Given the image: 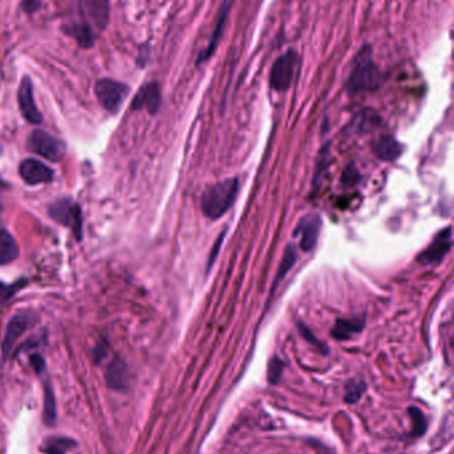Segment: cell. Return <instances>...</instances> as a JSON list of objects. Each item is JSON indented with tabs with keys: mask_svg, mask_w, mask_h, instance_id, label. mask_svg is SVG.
I'll return each mask as SVG.
<instances>
[{
	"mask_svg": "<svg viewBox=\"0 0 454 454\" xmlns=\"http://www.w3.org/2000/svg\"><path fill=\"white\" fill-rule=\"evenodd\" d=\"M240 181L238 177L218 181L216 184L206 188L200 199V206L204 216L211 220H217L224 216L238 195Z\"/></svg>",
	"mask_w": 454,
	"mask_h": 454,
	"instance_id": "1",
	"label": "cell"
},
{
	"mask_svg": "<svg viewBox=\"0 0 454 454\" xmlns=\"http://www.w3.org/2000/svg\"><path fill=\"white\" fill-rule=\"evenodd\" d=\"M381 73L376 63L371 60V48L364 47L356 56V62L352 68L347 88L352 93L373 91L380 87Z\"/></svg>",
	"mask_w": 454,
	"mask_h": 454,
	"instance_id": "2",
	"label": "cell"
},
{
	"mask_svg": "<svg viewBox=\"0 0 454 454\" xmlns=\"http://www.w3.org/2000/svg\"><path fill=\"white\" fill-rule=\"evenodd\" d=\"M48 215L56 223L64 227L71 228L78 240L82 238V209L78 203H75L71 199H60L48 206Z\"/></svg>",
	"mask_w": 454,
	"mask_h": 454,
	"instance_id": "3",
	"label": "cell"
},
{
	"mask_svg": "<svg viewBox=\"0 0 454 454\" xmlns=\"http://www.w3.org/2000/svg\"><path fill=\"white\" fill-rule=\"evenodd\" d=\"M27 147L33 154L51 162H59L64 156L65 149L64 144L58 137L43 130L32 131L27 139Z\"/></svg>",
	"mask_w": 454,
	"mask_h": 454,
	"instance_id": "4",
	"label": "cell"
},
{
	"mask_svg": "<svg viewBox=\"0 0 454 454\" xmlns=\"http://www.w3.org/2000/svg\"><path fill=\"white\" fill-rule=\"evenodd\" d=\"M296 67H297L296 51L289 50L287 53L281 55L270 70V75H269L270 87L276 91H287L293 82Z\"/></svg>",
	"mask_w": 454,
	"mask_h": 454,
	"instance_id": "5",
	"label": "cell"
},
{
	"mask_svg": "<svg viewBox=\"0 0 454 454\" xmlns=\"http://www.w3.org/2000/svg\"><path fill=\"white\" fill-rule=\"evenodd\" d=\"M128 93V85L112 79H100L96 83L97 99L104 108L111 114H116L120 110Z\"/></svg>",
	"mask_w": 454,
	"mask_h": 454,
	"instance_id": "6",
	"label": "cell"
},
{
	"mask_svg": "<svg viewBox=\"0 0 454 454\" xmlns=\"http://www.w3.org/2000/svg\"><path fill=\"white\" fill-rule=\"evenodd\" d=\"M36 321V316L31 310H24L16 313L7 324V328L4 332V337L1 342V351L4 357L10 354L12 347L16 344V341L21 339V336L31 328Z\"/></svg>",
	"mask_w": 454,
	"mask_h": 454,
	"instance_id": "7",
	"label": "cell"
},
{
	"mask_svg": "<svg viewBox=\"0 0 454 454\" xmlns=\"http://www.w3.org/2000/svg\"><path fill=\"white\" fill-rule=\"evenodd\" d=\"M452 249V229L445 228L438 232L433 241L418 255V263L423 265H437Z\"/></svg>",
	"mask_w": 454,
	"mask_h": 454,
	"instance_id": "8",
	"label": "cell"
},
{
	"mask_svg": "<svg viewBox=\"0 0 454 454\" xmlns=\"http://www.w3.org/2000/svg\"><path fill=\"white\" fill-rule=\"evenodd\" d=\"M321 226L322 220L319 213H308L300 220L299 226L295 229L293 235L300 238V247L302 250L310 252L317 246Z\"/></svg>",
	"mask_w": 454,
	"mask_h": 454,
	"instance_id": "9",
	"label": "cell"
},
{
	"mask_svg": "<svg viewBox=\"0 0 454 454\" xmlns=\"http://www.w3.org/2000/svg\"><path fill=\"white\" fill-rule=\"evenodd\" d=\"M18 102H19L21 115L24 116L27 122L32 124H41L43 122L41 111L33 97L31 79L28 76L21 79L19 91H18Z\"/></svg>",
	"mask_w": 454,
	"mask_h": 454,
	"instance_id": "10",
	"label": "cell"
},
{
	"mask_svg": "<svg viewBox=\"0 0 454 454\" xmlns=\"http://www.w3.org/2000/svg\"><path fill=\"white\" fill-rule=\"evenodd\" d=\"M21 179L30 186H39L44 183H50L53 179L51 168L35 159H27L19 167Z\"/></svg>",
	"mask_w": 454,
	"mask_h": 454,
	"instance_id": "11",
	"label": "cell"
},
{
	"mask_svg": "<svg viewBox=\"0 0 454 454\" xmlns=\"http://www.w3.org/2000/svg\"><path fill=\"white\" fill-rule=\"evenodd\" d=\"M229 11H231V3H223V6L220 7L218 14H217L216 23H215V28L213 32L211 35V39L208 41L206 48L203 51L199 53V58H197V65L199 64H203L206 62L208 59L212 58L213 52L216 51L217 46L220 43V39L223 36V31H224V27L227 24L228 16H229Z\"/></svg>",
	"mask_w": 454,
	"mask_h": 454,
	"instance_id": "12",
	"label": "cell"
},
{
	"mask_svg": "<svg viewBox=\"0 0 454 454\" xmlns=\"http://www.w3.org/2000/svg\"><path fill=\"white\" fill-rule=\"evenodd\" d=\"M162 103V93L157 83H148L136 93L132 100L134 110H147L149 114H156Z\"/></svg>",
	"mask_w": 454,
	"mask_h": 454,
	"instance_id": "13",
	"label": "cell"
},
{
	"mask_svg": "<svg viewBox=\"0 0 454 454\" xmlns=\"http://www.w3.org/2000/svg\"><path fill=\"white\" fill-rule=\"evenodd\" d=\"M373 154L384 162H394L403 154V145L391 134H382L371 144Z\"/></svg>",
	"mask_w": 454,
	"mask_h": 454,
	"instance_id": "14",
	"label": "cell"
},
{
	"mask_svg": "<svg viewBox=\"0 0 454 454\" xmlns=\"http://www.w3.org/2000/svg\"><path fill=\"white\" fill-rule=\"evenodd\" d=\"M83 14L93 21V24L103 30L110 19V3L103 0H87L83 1Z\"/></svg>",
	"mask_w": 454,
	"mask_h": 454,
	"instance_id": "15",
	"label": "cell"
},
{
	"mask_svg": "<svg viewBox=\"0 0 454 454\" xmlns=\"http://www.w3.org/2000/svg\"><path fill=\"white\" fill-rule=\"evenodd\" d=\"M105 381L114 391H124L128 386L127 365L119 357L108 364L105 369Z\"/></svg>",
	"mask_w": 454,
	"mask_h": 454,
	"instance_id": "16",
	"label": "cell"
},
{
	"mask_svg": "<svg viewBox=\"0 0 454 454\" xmlns=\"http://www.w3.org/2000/svg\"><path fill=\"white\" fill-rule=\"evenodd\" d=\"M364 327H365L364 319H359V317L339 319L330 330V334L334 340H349L353 336L361 333Z\"/></svg>",
	"mask_w": 454,
	"mask_h": 454,
	"instance_id": "17",
	"label": "cell"
},
{
	"mask_svg": "<svg viewBox=\"0 0 454 454\" xmlns=\"http://www.w3.org/2000/svg\"><path fill=\"white\" fill-rule=\"evenodd\" d=\"M19 256L16 240L9 231L0 229V265H7Z\"/></svg>",
	"mask_w": 454,
	"mask_h": 454,
	"instance_id": "18",
	"label": "cell"
},
{
	"mask_svg": "<svg viewBox=\"0 0 454 454\" xmlns=\"http://www.w3.org/2000/svg\"><path fill=\"white\" fill-rule=\"evenodd\" d=\"M64 31L67 35L73 38L82 48H91L93 47L95 38H93V30L87 21L70 24L64 28Z\"/></svg>",
	"mask_w": 454,
	"mask_h": 454,
	"instance_id": "19",
	"label": "cell"
},
{
	"mask_svg": "<svg viewBox=\"0 0 454 454\" xmlns=\"http://www.w3.org/2000/svg\"><path fill=\"white\" fill-rule=\"evenodd\" d=\"M76 441L68 437L52 435L43 441L41 450L44 454H67L76 446Z\"/></svg>",
	"mask_w": 454,
	"mask_h": 454,
	"instance_id": "20",
	"label": "cell"
},
{
	"mask_svg": "<svg viewBox=\"0 0 454 454\" xmlns=\"http://www.w3.org/2000/svg\"><path fill=\"white\" fill-rule=\"evenodd\" d=\"M296 260H297V250H296V248H295L293 244H288L287 248H285V250H284L283 258L280 261L279 268H278V273H276V278H275V281H273V285H272L270 295L279 287L280 283L288 275L289 270L293 268V265L296 264Z\"/></svg>",
	"mask_w": 454,
	"mask_h": 454,
	"instance_id": "21",
	"label": "cell"
},
{
	"mask_svg": "<svg viewBox=\"0 0 454 454\" xmlns=\"http://www.w3.org/2000/svg\"><path fill=\"white\" fill-rule=\"evenodd\" d=\"M43 420L44 423L52 426L56 423V401H55V394L52 391L51 385L47 382L44 388V412H43Z\"/></svg>",
	"mask_w": 454,
	"mask_h": 454,
	"instance_id": "22",
	"label": "cell"
},
{
	"mask_svg": "<svg viewBox=\"0 0 454 454\" xmlns=\"http://www.w3.org/2000/svg\"><path fill=\"white\" fill-rule=\"evenodd\" d=\"M365 391H366L365 382L362 381V380H352L345 388V394H344L345 403H359Z\"/></svg>",
	"mask_w": 454,
	"mask_h": 454,
	"instance_id": "23",
	"label": "cell"
},
{
	"mask_svg": "<svg viewBox=\"0 0 454 454\" xmlns=\"http://www.w3.org/2000/svg\"><path fill=\"white\" fill-rule=\"evenodd\" d=\"M408 412H409V416L412 418V437L423 435L425 433V431H426V428H428V423H426V418H425L423 413L416 406H411L408 409Z\"/></svg>",
	"mask_w": 454,
	"mask_h": 454,
	"instance_id": "24",
	"label": "cell"
},
{
	"mask_svg": "<svg viewBox=\"0 0 454 454\" xmlns=\"http://www.w3.org/2000/svg\"><path fill=\"white\" fill-rule=\"evenodd\" d=\"M26 285H27V280L26 279L18 280V281H15L12 284L0 283V305L7 302L12 296H15Z\"/></svg>",
	"mask_w": 454,
	"mask_h": 454,
	"instance_id": "25",
	"label": "cell"
},
{
	"mask_svg": "<svg viewBox=\"0 0 454 454\" xmlns=\"http://www.w3.org/2000/svg\"><path fill=\"white\" fill-rule=\"evenodd\" d=\"M284 373V361H281L278 356L272 357L268 364V382L269 384H278Z\"/></svg>",
	"mask_w": 454,
	"mask_h": 454,
	"instance_id": "26",
	"label": "cell"
},
{
	"mask_svg": "<svg viewBox=\"0 0 454 454\" xmlns=\"http://www.w3.org/2000/svg\"><path fill=\"white\" fill-rule=\"evenodd\" d=\"M359 180H360V174H359V171L356 169V167L353 164L347 167L345 171L342 172V176H341V181L345 186H356L359 183Z\"/></svg>",
	"mask_w": 454,
	"mask_h": 454,
	"instance_id": "27",
	"label": "cell"
},
{
	"mask_svg": "<svg viewBox=\"0 0 454 454\" xmlns=\"http://www.w3.org/2000/svg\"><path fill=\"white\" fill-rule=\"evenodd\" d=\"M224 238H226V231L223 232V233H220V236L216 240V243L213 244V247H212V250H211V253H209V260H208V267L206 268L209 269L212 265H213V263H215V260H216L217 255H218V250L221 249V244H223V241H224Z\"/></svg>",
	"mask_w": 454,
	"mask_h": 454,
	"instance_id": "28",
	"label": "cell"
},
{
	"mask_svg": "<svg viewBox=\"0 0 454 454\" xmlns=\"http://www.w3.org/2000/svg\"><path fill=\"white\" fill-rule=\"evenodd\" d=\"M30 361H31L32 366H33V369L38 374H41V371H44L46 362L39 354H32L31 357H30Z\"/></svg>",
	"mask_w": 454,
	"mask_h": 454,
	"instance_id": "29",
	"label": "cell"
},
{
	"mask_svg": "<svg viewBox=\"0 0 454 454\" xmlns=\"http://www.w3.org/2000/svg\"><path fill=\"white\" fill-rule=\"evenodd\" d=\"M300 330H301V333H302V336H304V339H307V340H310V342H312V344H315V345H316V347H319V348H321V347H322V345H321L319 341L316 340L315 337H312L313 334L310 333V330H308V328H307L305 325H302V324H300Z\"/></svg>",
	"mask_w": 454,
	"mask_h": 454,
	"instance_id": "30",
	"label": "cell"
},
{
	"mask_svg": "<svg viewBox=\"0 0 454 454\" xmlns=\"http://www.w3.org/2000/svg\"><path fill=\"white\" fill-rule=\"evenodd\" d=\"M38 7H41L39 1H27V3H24V9H26L27 12H33Z\"/></svg>",
	"mask_w": 454,
	"mask_h": 454,
	"instance_id": "31",
	"label": "cell"
}]
</instances>
